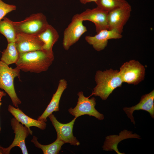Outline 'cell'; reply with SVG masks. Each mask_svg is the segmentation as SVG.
<instances>
[{"mask_svg": "<svg viewBox=\"0 0 154 154\" xmlns=\"http://www.w3.org/2000/svg\"><path fill=\"white\" fill-rule=\"evenodd\" d=\"M17 34L37 35L49 24L45 16L41 13L33 14L19 22L12 21Z\"/></svg>", "mask_w": 154, "mask_h": 154, "instance_id": "obj_4", "label": "cell"}, {"mask_svg": "<svg viewBox=\"0 0 154 154\" xmlns=\"http://www.w3.org/2000/svg\"><path fill=\"white\" fill-rule=\"evenodd\" d=\"M78 96L76 106L74 108H71L68 110L70 114L78 117L85 115L94 117L99 120L104 119L103 115L100 113L95 109L96 100L94 97L89 99L85 97L83 92H79L77 94Z\"/></svg>", "mask_w": 154, "mask_h": 154, "instance_id": "obj_6", "label": "cell"}, {"mask_svg": "<svg viewBox=\"0 0 154 154\" xmlns=\"http://www.w3.org/2000/svg\"><path fill=\"white\" fill-rule=\"evenodd\" d=\"M80 2L83 4H85L88 3L94 2L95 3L98 0H79Z\"/></svg>", "mask_w": 154, "mask_h": 154, "instance_id": "obj_23", "label": "cell"}, {"mask_svg": "<svg viewBox=\"0 0 154 154\" xmlns=\"http://www.w3.org/2000/svg\"><path fill=\"white\" fill-rule=\"evenodd\" d=\"M95 80L97 85L94 88L91 95L98 96L104 100L116 88L121 87L123 82L119 71L111 69L103 71H97Z\"/></svg>", "mask_w": 154, "mask_h": 154, "instance_id": "obj_2", "label": "cell"}, {"mask_svg": "<svg viewBox=\"0 0 154 154\" xmlns=\"http://www.w3.org/2000/svg\"><path fill=\"white\" fill-rule=\"evenodd\" d=\"M2 97L3 96H0V107L2 104V103H1V99ZM1 128L0 126V131H1Z\"/></svg>", "mask_w": 154, "mask_h": 154, "instance_id": "obj_25", "label": "cell"}, {"mask_svg": "<svg viewBox=\"0 0 154 154\" xmlns=\"http://www.w3.org/2000/svg\"><path fill=\"white\" fill-rule=\"evenodd\" d=\"M48 117L51 122L56 131L57 137L63 141L64 143H69L71 145L78 146L80 142L73 133V129L76 118L74 117L70 122L66 123L60 122L52 114Z\"/></svg>", "mask_w": 154, "mask_h": 154, "instance_id": "obj_10", "label": "cell"}, {"mask_svg": "<svg viewBox=\"0 0 154 154\" xmlns=\"http://www.w3.org/2000/svg\"><path fill=\"white\" fill-rule=\"evenodd\" d=\"M20 70L17 66L13 68L0 60V88L8 95L13 106L16 108L21 104V102L16 92L14 82L16 77L20 79Z\"/></svg>", "mask_w": 154, "mask_h": 154, "instance_id": "obj_3", "label": "cell"}, {"mask_svg": "<svg viewBox=\"0 0 154 154\" xmlns=\"http://www.w3.org/2000/svg\"><path fill=\"white\" fill-rule=\"evenodd\" d=\"M19 53L42 50L43 43L36 35L18 34L15 42Z\"/></svg>", "mask_w": 154, "mask_h": 154, "instance_id": "obj_13", "label": "cell"}, {"mask_svg": "<svg viewBox=\"0 0 154 154\" xmlns=\"http://www.w3.org/2000/svg\"><path fill=\"white\" fill-rule=\"evenodd\" d=\"M6 94L4 92L0 90V96H6Z\"/></svg>", "mask_w": 154, "mask_h": 154, "instance_id": "obj_24", "label": "cell"}, {"mask_svg": "<svg viewBox=\"0 0 154 154\" xmlns=\"http://www.w3.org/2000/svg\"><path fill=\"white\" fill-rule=\"evenodd\" d=\"M145 71L144 66L139 62L131 60L123 64L119 72L123 82L136 85L144 80Z\"/></svg>", "mask_w": 154, "mask_h": 154, "instance_id": "obj_5", "label": "cell"}, {"mask_svg": "<svg viewBox=\"0 0 154 154\" xmlns=\"http://www.w3.org/2000/svg\"><path fill=\"white\" fill-rule=\"evenodd\" d=\"M11 123L15 133V137L12 143L8 147L5 148L0 146V148L3 150V154H9L11 149L15 147H19L23 154H28V153L25 143V139L29 134L33 135V131H30L14 117L11 119Z\"/></svg>", "mask_w": 154, "mask_h": 154, "instance_id": "obj_8", "label": "cell"}, {"mask_svg": "<svg viewBox=\"0 0 154 154\" xmlns=\"http://www.w3.org/2000/svg\"><path fill=\"white\" fill-rule=\"evenodd\" d=\"M0 154H3V150L1 148H0Z\"/></svg>", "mask_w": 154, "mask_h": 154, "instance_id": "obj_26", "label": "cell"}, {"mask_svg": "<svg viewBox=\"0 0 154 154\" xmlns=\"http://www.w3.org/2000/svg\"><path fill=\"white\" fill-rule=\"evenodd\" d=\"M127 2L125 0H98L95 3L97 7L109 12Z\"/></svg>", "mask_w": 154, "mask_h": 154, "instance_id": "obj_21", "label": "cell"}, {"mask_svg": "<svg viewBox=\"0 0 154 154\" xmlns=\"http://www.w3.org/2000/svg\"><path fill=\"white\" fill-rule=\"evenodd\" d=\"M131 7L127 2L123 5L108 13L109 30H114L121 34L123 27L131 15Z\"/></svg>", "mask_w": 154, "mask_h": 154, "instance_id": "obj_9", "label": "cell"}, {"mask_svg": "<svg viewBox=\"0 0 154 154\" xmlns=\"http://www.w3.org/2000/svg\"><path fill=\"white\" fill-rule=\"evenodd\" d=\"M8 111L19 122L27 127L31 131V127H37L42 130L45 129L46 127V122L32 118L26 115L18 107H14L9 105L8 108Z\"/></svg>", "mask_w": 154, "mask_h": 154, "instance_id": "obj_16", "label": "cell"}, {"mask_svg": "<svg viewBox=\"0 0 154 154\" xmlns=\"http://www.w3.org/2000/svg\"><path fill=\"white\" fill-rule=\"evenodd\" d=\"M154 91L142 96L139 102L136 105L131 107H125L123 110L131 121L135 124L133 113L135 110H143L149 112L151 117L154 118Z\"/></svg>", "mask_w": 154, "mask_h": 154, "instance_id": "obj_14", "label": "cell"}, {"mask_svg": "<svg viewBox=\"0 0 154 154\" xmlns=\"http://www.w3.org/2000/svg\"><path fill=\"white\" fill-rule=\"evenodd\" d=\"M37 137L33 136L31 141L35 146L42 151L44 154H57L59 153L62 146L64 143L57 138L56 140L52 143L47 145H43L38 141Z\"/></svg>", "mask_w": 154, "mask_h": 154, "instance_id": "obj_18", "label": "cell"}, {"mask_svg": "<svg viewBox=\"0 0 154 154\" xmlns=\"http://www.w3.org/2000/svg\"><path fill=\"white\" fill-rule=\"evenodd\" d=\"M19 53L15 42L8 43L7 47L2 52L1 60L8 65L15 64L18 60Z\"/></svg>", "mask_w": 154, "mask_h": 154, "instance_id": "obj_20", "label": "cell"}, {"mask_svg": "<svg viewBox=\"0 0 154 154\" xmlns=\"http://www.w3.org/2000/svg\"><path fill=\"white\" fill-rule=\"evenodd\" d=\"M66 81L64 79L60 80L57 89L53 94L52 99L47 108L42 114L37 118L38 120H42L45 122L47 118L53 112L59 111V104L62 95L67 87Z\"/></svg>", "mask_w": 154, "mask_h": 154, "instance_id": "obj_15", "label": "cell"}, {"mask_svg": "<svg viewBox=\"0 0 154 154\" xmlns=\"http://www.w3.org/2000/svg\"><path fill=\"white\" fill-rule=\"evenodd\" d=\"M83 21L79 17L78 14L74 15L71 21L65 29L63 33L62 44L66 50L77 42L82 35L87 31Z\"/></svg>", "mask_w": 154, "mask_h": 154, "instance_id": "obj_7", "label": "cell"}, {"mask_svg": "<svg viewBox=\"0 0 154 154\" xmlns=\"http://www.w3.org/2000/svg\"><path fill=\"white\" fill-rule=\"evenodd\" d=\"M108 13L97 7L87 9L78 15L83 21H88L94 23L97 33L103 30L108 29Z\"/></svg>", "mask_w": 154, "mask_h": 154, "instance_id": "obj_11", "label": "cell"}, {"mask_svg": "<svg viewBox=\"0 0 154 154\" xmlns=\"http://www.w3.org/2000/svg\"><path fill=\"white\" fill-rule=\"evenodd\" d=\"M0 21V33L6 38L8 43L15 42L17 33L12 21L6 17Z\"/></svg>", "mask_w": 154, "mask_h": 154, "instance_id": "obj_19", "label": "cell"}, {"mask_svg": "<svg viewBox=\"0 0 154 154\" xmlns=\"http://www.w3.org/2000/svg\"><path fill=\"white\" fill-rule=\"evenodd\" d=\"M122 37L121 34L115 30L106 29L101 31L94 36H86L85 39L95 50L99 51L107 46L109 40L119 39Z\"/></svg>", "mask_w": 154, "mask_h": 154, "instance_id": "obj_12", "label": "cell"}, {"mask_svg": "<svg viewBox=\"0 0 154 154\" xmlns=\"http://www.w3.org/2000/svg\"><path fill=\"white\" fill-rule=\"evenodd\" d=\"M54 59L53 52L38 50L20 53L15 64L23 71L38 73L47 70Z\"/></svg>", "mask_w": 154, "mask_h": 154, "instance_id": "obj_1", "label": "cell"}, {"mask_svg": "<svg viewBox=\"0 0 154 154\" xmlns=\"http://www.w3.org/2000/svg\"><path fill=\"white\" fill-rule=\"evenodd\" d=\"M16 6L7 4L0 0V21L9 13L16 9Z\"/></svg>", "mask_w": 154, "mask_h": 154, "instance_id": "obj_22", "label": "cell"}, {"mask_svg": "<svg viewBox=\"0 0 154 154\" xmlns=\"http://www.w3.org/2000/svg\"><path fill=\"white\" fill-rule=\"evenodd\" d=\"M37 36L43 43L42 50L53 52V46L58 41L59 35L52 26L49 24Z\"/></svg>", "mask_w": 154, "mask_h": 154, "instance_id": "obj_17", "label": "cell"}]
</instances>
